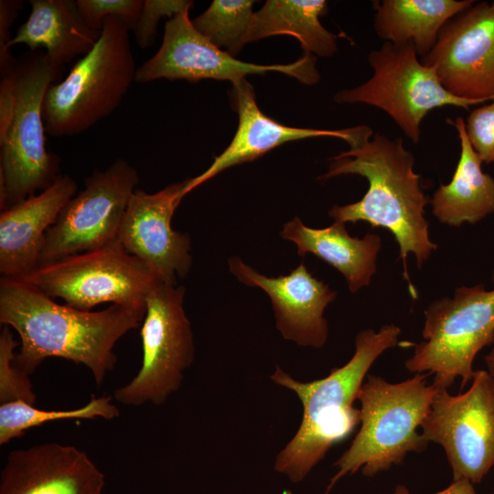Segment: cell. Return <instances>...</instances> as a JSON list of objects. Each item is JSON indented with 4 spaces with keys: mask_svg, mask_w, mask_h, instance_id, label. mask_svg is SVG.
<instances>
[{
    "mask_svg": "<svg viewBox=\"0 0 494 494\" xmlns=\"http://www.w3.org/2000/svg\"><path fill=\"white\" fill-rule=\"evenodd\" d=\"M186 179L156 193L135 189L121 222L118 241L157 276L161 283L177 285L191 267L189 235L173 230L174 212L184 198Z\"/></svg>",
    "mask_w": 494,
    "mask_h": 494,
    "instance_id": "9a60e30c",
    "label": "cell"
},
{
    "mask_svg": "<svg viewBox=\"0 0 494 494\" xmlns=\"http://www.w3.org/2000/svg\"><path fill=\"white\" fill-rule=\"evenodd\" d=\"M138 182L137 170L123 158L86 177L84 188L66 203L47 231L39 264L117 241L126 207Z\"/></svg>",
    "mask_w": 494,
    "mask_h": 494,
    "instance_id": "4fadbf2b",
    "label": "cell"
},
{
    "mask_svg": "<svg viewBox=\"0 0 494 494\" xmlns=\"http://www.w3.org/2000/svg\"><path fill=\"white\" fill-rule=\"evenodd\" d=\"M136 69L129 28L117 17L105 18L91 50L63 81L48 89L43 102L46 133L73 136L110 115L134 81Z\"/></svg>",
    "mask_w": 494,
    "mask_h": 494,
    "instance_id": "5b68a950",
    "label": "cell"
},
{
    "mask_svg": "<svg viewBox=\"0 0 494 494\" xmlns=\"http://www.w3.org/2000/svg\"><path fill=\"white\" fill-rule=\"evenodd\" d=\"M368 61L371 77L359 86L338 91L335 102L382 110L413 144L419 143L421 124L432 110L446 106L469 110L482 104L449 93L434 69L422 63L412 42H383L369 54Z\"/></svg>",
    "mask_w": 494,
    "mask_h": 494,
    "instance_id": "9c48e42d",
    "label": "cell"
},
{
    "mask_svg": "<svg viewBox=\"0 0 494 494\" xmlns=\"http://www.w3.org/2000/svg\"><path fill=\"white\" fill-rule=\"evenodd\" d=\"M485 362L488 368V372L494 381V349L485 356Z\"/></svg>",
    "mask_w": 494,
    "mask_h": 494,
    "instance_id": "836d02e7",
    "label": "cell"
},
{
    "mask_svg": "<svg viewBox=\"0 0 494 494\" xmlns=\"http://www.w3.org/2000/svg\"><path fill=\"white\" fill-rule=\"evenodd\" d=\"M422 337L405 368L433 374L440 389L459 378L463 389L473 378L477 354L494 343V289L461 286L452 297L435 300L424 310Z\"/></svg>",
    "mask_w": 494,
    "mask_h": 494,
    "instance_id": "52a82bcc",
    "label": "cell"
},
{
    "mask_svg": "<svg viewBox=\"0 0 494 494\" xmlns=\"http://www.w3.org/2000/svg\"><path fill=\"white\" fill-rule=\"evenodd\" d=\"M27 20L7 44H25L30 51L44 48L50 61L59 68L79 55H86L96 44L101 32L83 21L76 1L31 0Z\"/></svg>",
    "mask_w": 494,
    "mask_h": 494,
    "instance_id": "44dd1931",
    "label": "cell"
},
{
    "mask_svg": "<svg viewBox=\"0 0 494 494\" xmlns=\"http://www.w3.org/2000/svg\"><path fill=\"white\" fill-rule=\"evenodd\" d=\"M60 70L43 50L16 62V98L5 134L0 138V209L49 187L61 174L59 157L47 150L43 102Z\"/></svg>",
    "mask_w": 494,
    "mask_h": 494,
    "instance_id": "8992f818",
    "label": "cell"
},
{
    "mask_svg": "<svg viewBox=\"0 0 494 494\" xmlns=\"http://www.w3.org/2000/svg\"><path fill=\"white\" fill-rule=\"evenodd\" d=\"M120 414L111 403V397H92L82 407L71 410H41L27 403L17 401L0 405V445L4 446L26 434L32 427L45 423L67 419H94L102 417L112 420Z\"/></svg>",
    "mask_w": 494,
    "mask_h": 494,
    "instance_id": "d4e9b609",
    "label": "cell"
},
{
    "mask_svg": "<svg viewBox=\"0 0 494 494\" xmlns=\"http://www.w3.org/2000/svg\"><path fill=\"white\" fill-rule=\"evenodd\" d=\"M446 123L457 132L460 154L451 181L441 183L430 200L432 212L448 226L475 224L494 213V177L482 170L483 162L467 136L465 120L458 116Z\"/></svg>",
    "mask_w": 494,
    "mask_h": 494,
    "instance_id": "7402d4cb",
    "label": "cell"
},
{
    "mask_svg": "<svg viewBox=\"0 0 494 494\" xmlns=\"http://www.w3.org/2000/svg\"><path fill=\"white\" fill-rule=\"evenodd\" d=\"M145 309L112 305L97 312L60 305L19 279L1 276L0 322L20 338L14 365L29 375L47 358L86 366L101 386L115 366L116 342L143 323Z\"/></svg>",
    "mask_w": 494,
    "mask_h": 494,
    "instance_id": "6da1fadb",
    "label": "cell"
},
{
    "mask_svg": "<svg viewBox=\"0 0 494 494\" xmlns=\"http://www.w3.org/2000/svg\"><path fill=\"white\" fill-rule=\"evenodd\" d=\"M253 4L252 0H214L191 21L202 36L234 57L249 43Z\"/></svg>",
    "mask_w": 494,
    "mask_h": 494,
    "instance_id": "484cf974",
    "label": "cell"
},
{
    "mask_svg": "<svg viewBox=\"0 0 494 494\" xmlns=\"http://www.w3.org/2000/svg\"><path fill=\"white\" fill-rule=\"evenodd\" d=\"M79 12L84 23L92 30L101 32L105 18L121 19L132 30L135 26L144 0H77Z\"/></svg>",
    "mask_w": 494,
    "mask_h": 494,
    "instance_id": "83f0119b",
    "label": "cell"
},
{
    "mask_svg": "<svg viewBox=\"0 0 494 494\" xmlns=\"http://www.w3.org/2000/svg\"><path fill=\"white\" fill-rule=\"evenodd\" d=\"M401 328L393 324L378 331L361 330L355 338V352L341 367L322 379L296 381L279 366L270 376L276 384L294 392L303 405L298 430L277 454L274 468L291 482L303 481L329 449L346 439L360 424V409L353 406L365 376L374 361L399 344Z\"/></svg>",
    "mask_w": 494,
    "mask_h": 494,
    "instance_id": "3957f363",
    "label": "cell"
},
{
    "mask_svg": "<svg viewBox=\"0 0 494 494\" xmlns=\"http://www.w3.org/2000/svg\"><path fill=\"white\" fill-rule=\"evenodd\" d=\"M420 59L452 95L481 103L494 100V0L475 1L449 19Z\"/></svg>",
    "mask_w": 494,
    "mask_h": 494,
    "instance_id": "5bb4252c",
    "label": "cell"
},
{
    "mask_svg": "<svg viewBox=\"0 0 494 494\" xmlns=\"http://www.w3.org/2000/svg\"><path fill=\"white\" fill-rule=\"evenodd\" d=\"M77 190L75 180L61 174L38 194L1 210L0 273L3 277L21 278L39 264L47 231Z\"/></svg>",
    "mask_w": 494,
    "mask_h": 494,
    "instance_id": "d6986e66",
    "label": "cell"
},
{
    "mask_svg": "<svg viewBox=\"0 0 494 494\" xmlns=\"http://www.w3.org/2000/svg\"><path fill=\"white\" fill-rule=\"evenodd\" d=\"M268 72L284 73L306 85H315L320 80L317 58L306 52L290 64L259 65L235 59L194 27L188 9L166 22L159 49L136 69L134 81L166 79L197 82L213 79L233 84L247 75Z\"/></svg>",
    "mask_w": 494,
    "mask_h": 494,
    "instance_id": "7c38bea8",
    "label": "cell"
},
{
    "mask_svg": "<svg viewBox=\"0 0 494 494\" xmlns=\"http://www.w3.org/2000/svg\"><path fill=\"white\" fill-rule=\"evenodd\" d=\"M16 66V65H15ZM16 81L15 67L1 74L0 81V138L7 132L15 110Z\"/></svg>",
    "mask_w": 494,
    "mask_h": 494,
    "instance_id": "1f68e13d",
    "label": "cell"
},
{
    "mask_svg": "<svg viewBox=\"0 0 494 494\" xmlns=\"http://www.w3.org/2000/svg\"><path fill=\"white\" fill-rule=\"evenodd\" d=\"M192 5L190 0H144L139 18L132 29L140 48H146L154 43L162 18H171Z\"/></svg>",
    "mask_w": 494,
    "mask_h": 494,
    "instance_id": "f1b7e54d",
    "label": "cell"
},
{
    "mask_svg": "<svg viewBox=\"0 0 494 494\" xmlns=\"http://www.w3.org/2000/svg\"><path fill=\"white\" fill-rule=\"evenodd\" d=\"M184 295L183 286L160 283L147 296L141 328L142 365L130 382L114 391L120 403L160 405L180 388L184 371L195 359Z\"/></svg>",
    "mask_w": 494,
    "mask_h": 494,
    "instance_id": "30bf717a",
    "label": "cell"
},
{
    "mask_svg": "<svg viewBox=\"0 0 494 494\" xmlns=\"http://www.w3.org/2000/svg\"><path fill=\"white\" fill-rule=\"evenodd\" d=\"M346 223L315 229L306 226L298 217L286 222L280 235L293 242L300 256L311 253L337 269L346 279L351 293L368 286L377 271V256L381 239L368 232L364 237L350 236Z\"/></svg>",
    "mask_w": 494,
    "mask_h": 494,
    "instance_id": "ffe728a7",
    "label": "cell"
},
{
    "mask_svg": "<svg viewBox=\"0 0 494 494\" xmlns=\"http://www.w3.org/2000/svg\"><path fill=\"white\" fill-rule=\"evenodd\" d=\"M17 346L10 327L4 325L0 334V404L22 401L35 405L36 395L28 375L13 362Z\"/></svg>",
    "mask_w": 494,
    "mask_h": 494,
    "instance_id": "4316f807",
    "label": "cell"
},
{
    "mask_svg": "<svg viewBox=\"0 0 494 494\" xmlns=\"http://www.w3.org/2000/svg\"><path fill=\"white\" fill-rule=\"evenodd\" d=\"M470 387L435 396L422 425L427 442L440 445L453 480L479 484L494 467V381L487 370H475Z\"/></svg>",
    "mask_w": 494,
    "mask_h": 494,
    "instance_id": "8fae6325",
    "label": "cell"
},
{
    "mask_svg": "<svg viewBox=\"0 0 494 494\" xmlns=\"http://www.w3.org/2000/svg\"><path fill=\"white\" fill-rule=\"evenodd\" d=\"M428 373H415L398 383L368 374L358 392L360 428L335 462L338 468L323 494L347 475L360 470L369 478L400 465L408 453L423 452L427 442L418 432L436 393Z\"/></svg>",
    "mask_w": 494,
    "mask_h": 494,
    "instance_id": "277c9868",
    "label": "cell"
},
{
    "mask_svg": "<svg viewBox=\"0 0 494 494\" xmlns=\"http://www.w3.org/2000/svg\"><path fill=\"white\" fill-rule=\"evenodd\" d=\"M104 474L82 450L44 443L11 451L0 494H102Z\"/></svg>",
    "mask_w": 494,
    "mask_h": 494,
    "instance_id": "ac0fdd59",
    "label": "cell"
},
{
    "mask_svg": "<svg viewBox=\"0 0 494 494\" xmlns=\"http://www.w3.org/2000/svg\"><path fill=\"white\" fill-rule=\"evenodd\" d=\"M22 2L16 0L0 1V71L5 73L11 70L16 60L7 49V44L11 40L10 27L16 18Z\"/></svg>",
    "mask_w": 494,
    "mask_h": 494,
    "instance_id": "4dcf8cb0",
    "label": "cell"
},
{
    "mask_svg": "<svg viewBox=\"0 0 494 494\" xmlns=\"http://www.w3.org/2000/svg\"><path fill=\"white\" fill-rule=\"evenodd\" d=\"M414 156L403 145V139H391L382 134L364 139L359 145L330 158L328 170L318 179L342 175H359L369 182L359 201L334 205L328 215L338 222L365 221L371 227H382L392 232L399 246L403 278L409 282L413 297L407 257L413 254L419 268L429 259L437 244L429 236L425 206L429 199L414 169Z\"/></svg>",
    "mask_w": 494,
    "mask_h": 494,
    "instance_id": "7a4b0ae2",
    "label": "cell"
},
{
    "mask_svg": "<svg viewBox=\"0 0 494 494\" xmlns=\"http://www.w3.org/2000/svg\"><path fill=\"white\" fill-rule=\"evenodd\" d=\"M18 279L84 311L102 303L145 309L147 296L161 283L118 240L96 250L41 263Z\"/></svg>",
    "mask_w": 494,
    "mask_h": 494,
    "instance_id": "ba28073f",
    "label": "cell"
},
{
    "mask_svg": "<svg viewBox=\"0 0 494 494\" xmlns=\"http://www.w3.org/2000/svg\"><path fill=\"white\" fill-rule=\"evenodd\" d=\"M387 494H413L403 484H398L394 490ZM434 494H477L474 489V484L469 480L462 478L458 480H453L452 483L443 490L435 492Z\"/></svg>",
    "mask_w": 494,
    "mask_h": 494,
    "instance_id": "d6a6232c",
    "label": "cell"
},
{
    "mask_svg": "<svg viewBox=\"0 0 494 494\" xmlns=\"http://www.w3.org/2000/svg\"><path fill=\"white\" fill-rule=\"evenodd\" d=\"M229 93L231 107L238 113L237 131L230 145L221 154L215 156L208 169L196 177L186 179L184 197L221 171L253 161L289 141L333 137L344 140L351 147L373 134L372 129L368 125L327 130L298 128L280 124L259 109L254 89L246 79L233 83Z\"/></svg>",
    "mask_w": 494,
    "mask_h": 494,
    "instance_id": "e0dca14e",
    "label": "cell"
},
{
    "mask_svg": "<svg viewBox=\"0 0 494 494\" xmlns=\"http://www.w3.org/2000/svg\"><path fill=\"white\" fill-rule=\"evenodd\" d=\"M490 494H494V492L490 493Z\"/></svg>",
    "mask_w": 494,
    "mask_h": 494,
    "instance_id": "e575fe53",
    "label": "cell"
},
{
    "mask_svg": "<svg viewBox=\"0 0 494 494\" xmlns=\"http://www.w3.org/2000/svg\"><path fill=\"white\" fill-rule=\"evenodd\" d=\"M474 0L373 1V27L378 38L395 45L413 43L421 59L435 47L445 24Z\"/></svg>",
    "mask_w": 494,
    "mask_h": 494,
    "instance_id": "603a6c76",
    "label": "cell"
},
{
    "mask_svg": "<svg viewBox=\"0 0 494 494\" xmlns=\"http://www.w3.org/2000/svg\"><path fill=\"white\" fill-rule=\"evenodd\" d=\"M468 141L485 164L494 163V100L476 107L465 121Z\"/></svg>",
    "mask_w": 494,
    "mask_h": 494,
    "instance_id": "f546056e",
    "label": "cell"
},
{
    "mask_svg": "<svg viewBox=\"0 0 494 494\" xmlns=\"http://www.w3.org/2000/svg\"><path fill=\"white\" fill-rule=\"evenodd\" d=\"M328 11L325 0H267L254 12L249 42L280 35L292 36L306 53L331 57L338 51V39L320 22Z\"/></svg>",
    "mask_w": 494,
    "mask_h": 494,
    "instance_id": "cb8c5ba5",
    "label": "cell"
},
{
    "mask_svg": "<svg viewBox=\"0 0 494 494\" xmlns=\"http://www.w3.org/2000/svg\"><path fill=\"white\" fill-rule=\"evenodd\" d=\"M231 273L242 284L259 287L271 299L275 327L284 338L299 346L322 348L328 337L325 308L337 292L317 279L302 262L289 274L266 276L242 262L229 260Z\"/></svg>",
    "mask_w": 494,
    "mask_h": 494,
    "instance_id": "2e32d148",
    "label": "cell"
}]
</instances>
